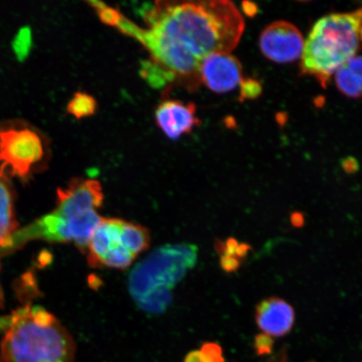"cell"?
Masks as SVG:
<instances>
[{
  "label": "cell",
  "instance_id": "484cf974",
  "mask_svg": "<svg viewBox=\"0 0 362 362\" xmlns=\"http://www.w3.org/2000/svg\"><path fill=\"white\" fill-rule=\"evenodd\" d=\"M310 362H315V361H310Z\"/></svg>",
  "mask_w": 362,
  "mask_h": 362
},
{
  "label": "cell",
  "instance_id": "8992f818",
  "mask_svg": "<svg viewBox=\"0 0 362 362\" xmlns=\"http://www.w3.org/2000/svg\"><path fill=\"white\" fill-rule=\"evenodd\" d=\"M149 244L151 233L144 226L103 217L88 244V262L93 268L124 269Z\"/></svg>",
  "mask_w": 362,
  "mask_h": 362
},
{
  "label": "cell",
  "instance_id": "5b68a950",
  "mask_svg": "<svg viewBox=\"0 0 362 362\" xmlns=\"http://www.w3.org/2000/svg\"><path fill=\"white\" fill-rule=\"evenodd\" d=\"M362 52V7L332 13L317 21L305 42L303 74L313 76L322 88L343 64Z\"/></svg>",
  "mask_w": 362,
  "mask_h": 362
},
{
  "label": "cell",
  "instance_id": "7c38bea8",
  "mask_svg": "<svg viewBox=\"0 0 362 362\" xmlns=\"http://www.w3.org/2000/svg\"><path fill=\"white\" fill-rule=\"evenodd\" d=\"M339 92L351 98H362V56H355L336 71Z\"/></svg>",
  "mask_w": 362,
  "mask_h": 362
},
{
  "label": "cell",
  "instance_id": "9a60e30c",
  "mask_svg": "<svg viewBox=\"0 0 362 362\" xmlns=\"http://www.w3.org/2000/svg\"><path fill=\"white\" fill-rule=\"evenodd\" d=\"M88 4L96 11L99 19L107 25L116 27L123 16L116 8L107 6L103 2L89 1Z\"/></svg>",
  "mask_w": 362,
  "mask_h": 362
},
{
  "label": "cell",
  "instance_id": "ba28073f",
  "mask_svg": "<svg viewBox=\"0 0 362 362\" xmlns=\"http://www.w3.org/2000/svg\"><path fill=\"white\" fill-rule=\"evenodd\" d=\"M305 40L300 31L291 23L276 21L262 30L259 47L270 61L288 63L302 56Z\"/></svg>",
  "mask_w": 362,
  "mask_h": 362
},
{
  "label": "cell",
  "instance_id": "2e32d148",
  "mask_svg": "<svg viewBox=\"0 0 362 362\" xmlns=\"http://www.w3.org/2000/svg\"><path fill=\"white\" fill-rule=\"evenodd\" d=\"M262 94V86L255 79H243L240 84V100H253Z\"/></svg>",
  "mask_w": 362,
  "mask_h": 362
},
{
  "label": "cell",
  "instance_id": "d4e9b609",
  "mask_svg": "<svg viewBox=\"0 0 362 362\" xmlns=\"http://www.w3.org/2000/svg\"><path fill=\"white\" fill-rule=\"evenodd\" d=\"M269 362H288L286 351L283 350L280 351L279 354L276 356V357Z\"/></svg>",
  "mask_w": 362,
  "mask_h": 362
},
{
  "label": "cell",
  "instance_id": "e0dca14e",
  "mask_svg": "<svg viewBox=\"0 0 362 362\" xmlns=\"http://www.w3.org/2000/svg\"><path fill=\"white\" fill-rule=\"evenodd\" d=\"M274 341L273 337L264 333L257 334L255 337V349L257 356H269L273 352Z\"/></svg>",
  "mask_w": 362,
  "mask_h": 362
},
{
  "label": "cell",
  "instance_id": "7a4b0ae2",
  "mask_svg": "<svg viewBox=\"0 0 362 362\" xmlns=\"http://www.w3.org/2000/svg\"><path fill=\"white\" fill-rule=\"evenodd\" d=\"M103 200L102 185L98 180L74 178L66 187L58 189L55 209L18 229L8 247L0 252V257L35 240L74 243L81 252L87 253L90 240L103 218L98 210Z\"/></svg>",
  "mask_w": 362,
  "mask_h": 362
},
{
  "label": "cell",
  "instance_id": "52a82bcc",
  "mask_svg": "<svg viewBox=\"0 0 362 362\" xmlns=\"http://www.w3.org/2000/svg\"><path fill=\"white\" fill-rule=\"evenodd\" d=\"M42 139L28 129H0V174L25 177L42 160Z\"/></svg>",
  "mask_w": 362,
  "mask_h": 362
},
{
  "label": "cell",
  "instance_id": "cb8c5ba5",
  "mask_svg": "<svg viewBox=\"0 0 362 362\" xmlns=\"http://www.w3.org/2000/svg\"><path fill=\"white\" fill-rule=\"evenodd\" d=\"M11 321V315L7 316H0V332L6 330L10 327Z\"/></svg>",
  "mask_w": 362,
  "mask_h": 362
},
{
  "label": "cell",
  "instance_id": "9c48e42d",
  "mask_svg": "<svg viewBox=\"0 0 362 362\" xmlns=\"http://www.w3.org/2000/svg\"><path fill=\"white\" fill-rule=\"evenodd\" d=\"M200 83L216 93L223 94L241 84L243 67L230 53H214L204 57L198 67Z\"/></svg>",
  "mask_w": 362,
  "mask_h": 362
},
{
  "label": "cell",
  "instance_id": "277c9868",
  "mask_svg": "<svg viewBox=\"0 0 362 362\" xmlns=\"http://www.w3.org/2000/svg\"><path fill=\"white\" fill-rule=\"evenodd\" d=\"M198 248L189 243L156 249L131 272L129 291L136 305L149 315L165 313L173 291L197 264Z\"/></svg>",
  "mask_w": 362,
  "mask_h": 362
},
{
  "label": "cell",
  "instance_id": "30bf717a",
  "mask_svg": "<svg viewBox=\"0 0 362 362\" xmlns=\"http://www.w3.org/2000/svg\"><path fill=\"white\" fill-rule=\"evenodd\" d=\"M156 124L166 137L177 140L183 135L192 133L201 120L197 116V107L193 103H184L166 99L156 107Z\"/></svg>",
  "mask_w": 362,
  "mask_h": 362
},
{
  "label": "cell",
  "instance_id": "3957f363",
  "mask_svg": "<svg viewBox=\"0 0 362 362\" xmlns=\"http://www.w3.org/2000/svg\"><path fill=\"white\" fill-rule=\"evenodd\" d=\"M0 346V362H76L74 338L55 316L38 305L13 312Z\"/></svg>",
  "mask_w": 362,
  "mask_h": 362
},
{
  "label": "cell",
  "instance_id": "5bb4252c",
  "mask_svg": "<svg viewBox=\"0 0 362 362\" xmlns=\"http://www.w3.org/2000/svg\"><path fill=\"white\" fill-rule=\"evenodd\" d=\"M98 108L96 99L87 93L78 92L76 93L68 103L66 110L76 119H81L94 115Z\"/></svg>",
  "mask_w": 362,
  "mask_h": 362
},
{
  "label": "cell",
  "instance_id": "44dd1931",
  "mask_svg": "<svg viewBox=\"0 0 362 362\" xmlns=\"http://www.w3.org/2000/svg\"><path fill=\"white\" fill-rule=\"evenodd\" d=\"M291 223L293 228H303L305 223L304 214H301L300 211H293L291 215Z\"/></svg>",
  "mask_w": 362,
  "mask_h": 362
},
{
  "label": "cell",
  "instance_id": "7402d4cb",
  "mask_svg": "<svg viewBox=\"0 0 362 362\" xmlns=\"http://www.w3.org/2000/svg\"><path fill=\"white\" fill-rule=\"evenodd\" d=\"M252 246L247 243H239L236 250V256L238 259L243 260L248 255L249 252L252 251Z\"/></svg>",
  "mask_w": 362,
  "mask_h": 362
},
{
  "label": "cell",
  "instance_id": "ffe728a7",
  "mask_svg": "<svg viewBox=\"0 0 362 362\" xmlns=\"http://www.w3.org/2000/svg\"><path fill=\"white\" fill-rule=\"evenodd\" d=\"M184 362H210L205 354L201 351H192L185 356Z\"/></svg>",
  "mask_w": 362,
  "mask_h": 362
},
{
  "label": "cell",
  "instance_id": "6da1fadb",
  "mask_svg": "<svg viewBox=\"0 0 362 362\" xmlns=\"http://www.w3.org/2000/svg\"><path fill=\"white\" fill-rule=\"evenodd\" d=\"M147 28L122 16L116 28L147 49L151 62L167 76L196 88L204 57L230 53L241 40L245 23L235 4L212 1H156L143 7Z\"/></svg>",
  "mask_w": 362,
  "mask_h": 362
},
{
  "label": "cell",
  "instance_id": "d6986e66",
  "mask_svg": "<svg viewBox=\"0 0 362 362\" xmlns=\"http://www.w3.org/2000/svg\"><path fill=\"white\" fill-rule=\"evenodd\" d=\"M243 260L238 259L237 257L229 255H221L220 259V264L221 269L226 273L232 274L237 272L241 268Z\"/></svg>",
  "mask_w": 362,
  "mask_h": 362
},
{
  "label": "cell",
  "instance_id": "8fae6325",
  "mask_svg": "<svg viewBox=\"0 0 362 362\" xmlns=\"http://www.w3.org/2000/svg\"><path fill=\"white\" fill-rule=\"evenodd\" d=\"M255 320L262 333L272 337H283L293 329L296 312L284 298H266L256 306Z\"/></svg>",
  "mask_w": 362,
  "mask_h": 362
},
{
  "label": "cell",
  "instance_id": "ac0fdd59",
  "mask_svg": "<svg viewBox=\"0 0 362 362\" xmlns=\"http://www.w3.org/2000/svg\"><path fill=\"white\" fill-rule=\"evenodd\" d=\"M201 351L206 355L210 362H225L223 349L218 344L207 342L204 344Z\"/></svg>",
  "mask_w": 362,
  "mask_h": 362
},
{
  "label": "cell",
  "instance_id": "4fadbf2b",
  "mask_svg": "<svg viewBox=\"0 0 362 362\" xmlns=\"http://www.w3.org/2000/svg\"><path fill=\"white\" fill-rule=\"evenodd\" d=\"M18 229L11 193L6 184L0 180V252L8 247Z\"/></svg>",
  "mask_w": 362,
  "mask_h": 362
},
{
  "label": "cell",
  "instance_id": "603a6c76",
  "mask_svg": "<svg viewBox=\"0 0 362 362\" xmlns=\"http://www.w3.org/2000/svg\"><path fill=\"white\" fill-rule=\"evenodd\" d=\"M343 168L347 173H355V172L358 170L359 166L357 165V162L355 160L347 158V160L343 162Z\"/></svg>",
  "mask_w": 362,
  "mask_h": 362
}]
</instances>
